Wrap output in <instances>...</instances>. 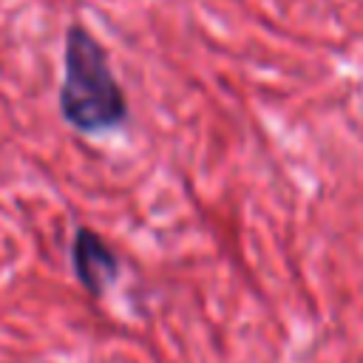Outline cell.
I'll use <instances>...</instances> for the list:
<instances>
[{
  "instance_id": "cell-1",
  "label": "cell",
  "mask_w": 363,
  "mask_h": 363,
  "mask_svg": "<svg viewBox=\"0 0 363 363\" xmlns=\"http://www.w3.org/2000/svg\"><path fill=\"white\" fill-rule=\"evenodd\" d=\"M60 113L74 130L88 136L116 130L128 122V99L108 51L82 23H71L65 31Z\"/></svg>"
},
{
  "instance_id": "cell-2",
  "label": "cell",
  "mask_w": 363,
  "mask_h": 363,
  "mask_svg": "<svg viewBox=\"0 0 363 363\" xmlns=\"http://www.w3.org/2000/svg\"><path fill=\"white\" fill-rule=\"evenodd\" d=\"M71 264L77 272V281L85 286L88 295L102 298L108 292V286L116 281L119 275V258L113 255V250L88 227H79L74 233V244H71Z\"/></svg>"
}]
</instances>
